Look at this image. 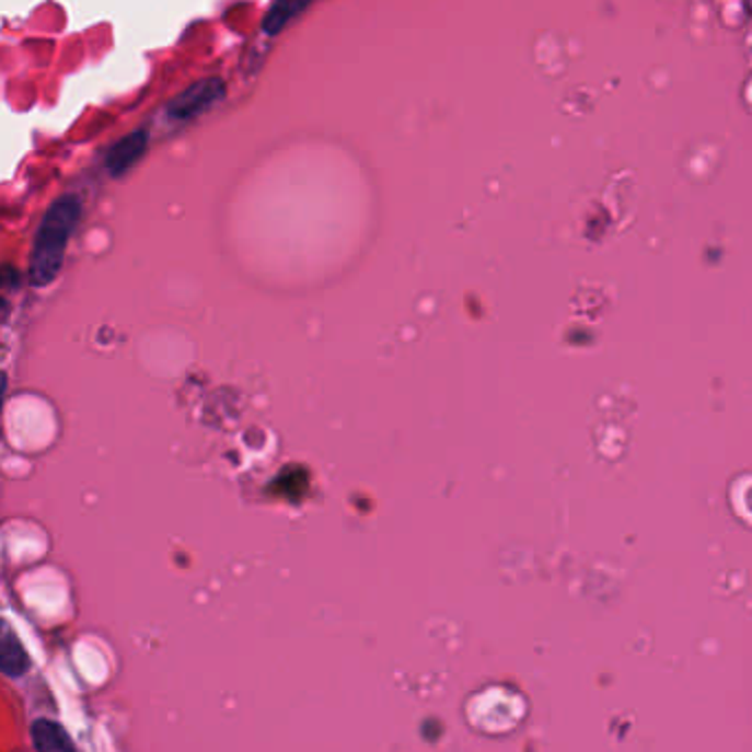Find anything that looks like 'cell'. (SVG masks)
<instances>
[{"label": "cell", "instance_id": "6da1fadb", "mask_svg": "<svg viewBox=\"0 0 752 752\" xmlns=\"http://www.w3.org/2000/svg\"><path fill=\"white\" fill-rule=\"evenodd\" d=\"M82 201L76 195L58 197L45 212L32 252L30 278L36 287H47L62 269L69 239L80 223Z\"/></svg>", "mask_w": 752, "mask_h": 752}, {"label": "cell", "instance_id": "7a4b0ae2", "mask_svg": "<svg viewBox=\"0 0 752 752\" xmlns=\"http://www.w3.org/2000/svg\"><path fill=\"white\" fill-rule=\"evenodd\" d=\"M225 95V84L219 78H206L193 86H188L184 93H180L171 104H169V115L186 122L193 117H199L201 113L210 111L221 97Z\"/></svg>", "mask_w": 752, "mask_h": 752}, {"label": "cell", "instance_id": "3957f363", "mask_svg": "<svg viewBox=\"0 0 752 752\" xmlns=\"http://www.w3.org/2000/svg\"><path fill=\"white\" fill-rule=\"evenodd\" d=\"M148 146V132L146 130H135L113 143L106 153V169L113 177H119L128 173L146 153Z\"/></svg>", "mask_w": 752, "mask_h": 752}, {"label": "cell", "instance_id": "277c9868", "mask_svg": "<svg viewBox=\"0 0 752 752\" xmlns=\"http://www.w3.org/2000/svg\"><path fill=\"white\" fill-rule=\"evenodd\" d=\"M32 739L36 752H76L73 739L54 719H36L32 726Z\"/></svg>", "mask_w": 752, "mask_h": 752}, {"label": "cell", "instance_id": "5b68a950", "mask_svg": "<svg viewBox=\"0 0 752 752\" xmlns=\"http://www.w3.org/2000/svg\"><path fill=\"white\" fill-rule=\"evenodd\" d=\"M30 667L32 662L21 640L10 629H5L3 643H0V669H3L8 678H23L30 671Z\"/></svg>", "mask_w": 752, "mask_h": 752}, {"label": "cell", "instance_id": "8992f818", "mask_svg": "<svg viewBox=\"0 0 752 752\" xmlns=\"http://www.w3.org/2000/svg\"><path fill=\"white\" fill-rule=\"evenodd\" d=\"M310 5L305 3H291V0H280V3L271 5L265 21H263V32L267 36H276L278 32H282L291 19H296L298 14H303Z\"/></svg>", "mask_w": 752, "mask_h": 752}]
</instances>
